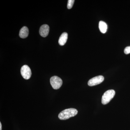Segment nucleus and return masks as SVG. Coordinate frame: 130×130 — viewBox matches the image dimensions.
<instances>
[{"label":"nucleus","mask_w":130,"mask_h":130,"mask_svg":"<svg viewBox=\"0 0 130 130\" xmlns=\"http://www.w3.org/2000/svg\"><path fill=\"white\" fill-rule=\"evenodd\" d=\"M115 92L113 90H109L104 93L102 98V103L103 105H106L112 99L115 95Z\"/></svg>","instance_id":"f03ea898"},{"label":"nucleus","mask_w":130,"mask_h":130,"mask_svg":"<svg viewBox=\"0 0 130 130\" xmlns=\"http://www.w3.org/2000/svg\"><path fill=\"white\" fill-rule=\"evenodd\" d=\"M49 29V26L47 25L44 24L42 25L39 30L40 35L42 37H46L48 35Z\"/></svg>","instance_id":"423d86ee"},{"label":"nucleus","mask_w":130,"mask_h":130,"mask_svg":"<svg viewBox=\"0 0 130 130\" xmlns=\"http://www.w3.org/2000/svg\"><path fill=\"white\" fill-rule=\"evenodd\" d=\"M74 2V0H69V1H68L67 4V8L68 9H70L72 8Z\"/></svg>","instance_id":"9d476101"},{"label":"nucleus","mask_w":130,"mask_h":130,"mask_svg":"<svg viewBox=\"0 0 130 130\" xmlns=\"http://www.w3.org/2000/svg\"><path fill=\"white\" fill-rule=\"evenodd\" d=\"M50 82L53 88L56 90L59 89L63 84L62 79L57 76L51 77L50 78Z\"/></svg>","instance_id":"7ed1b4c3"},{"label":"nucleus","mask_w":130,"mask_h":130,"mask_svg":"<svg viewBox=\"0 0 130 130\" xmlns=\"http://www.w3.org/2000/svg\"><path fill=\"white\" fill-rule=\"evenodd\" d=\"M21 75L25 79H28L31 76V71L30 67L27 65H24L21 69Z\"/></svg>","instance_id":"20e7f679"},{"label":"nucleus","mask_w":130,"mask_h":130,"mask_svg":"<svg viewBox=\"0 0 130 130\" xmlns=\"http://www.w3.org/2000/svg\"><path fill=\"white\" fill-rule=\"evenodd\" d=\"M29 29L26 26H24L20 29L19 32L20 37L22 38H26L29 35Z\"/></svg>","instance_id":"6e6552de"},{"label":"nucleus","mask_w":130,"mask_h":130,"mask_svg":"<svg viewBox=\"0 0 130 130\" xmlns=\"http://www.w3.org/2000/svg\"><path fill=\"white\" fill-rule=\"evenodd\" d=\"M2 124L1 122H0V130H2Z\"/></svg>","instance_id":"f8f14e48"},{"label":"nucleus","mask_w":130,"mask_h":130,"mask_svg":"<svg viewBox=\"0 0 130 130\" xmlns=\"http://www.w3.org/2000/svg\"><path fill=\"white\" fill-rule=\"evenodd\" d=\"M124 52L126 54H128L130 53V46L126 47L124 50Z\"/></svg>","instance_id":"9b49d317"},{"label":"nucleus","mask_w":130,"mask_h":130,"mask_svg":"<svg viewBox=\"0 0 130 130\" xmlns=\"http://www.w3.org/2000/svg\"><path fill=\"white\" fill-rule=\"evenodd\" d=\"M104 80V77L103 76H97L90 79L88 82V85L90 86H95L101 83Z\"/></svg>","instance_id":"39448f33"},{"label":"nucleus","mask_w":130,"mask_h":130,"mask_svg":"<svg viewBox=\"0 0 130 130\" xmlns=\"http://www.w3.org/2000/svg\"><path fill=\"white\" fill-rule=\"evenodd\" d=\"M99 28L101 32L102 33H105L107 31V25L104 21H100L99 22Z\"/></svg>","instance_id":"1a4fd4ad"},{"label":"nucleus","mask_w":130,"mask_h":130,"mask_svg":"<svg viewBox=\"0 0 130 130\" xmlns=\"http://www.w3.org/2000/svg\"><path fill=\"white\" fill-rule=\"evenodd\" d=\"M68 35L67 32H63L59 38V43L61 46H63L67 41Z\"/></svg>","instance_id":"0eeeda50"},{"label":"nucleus","mask_w":130,"mask_h":130,"mask_svg":"<svg viewBox=\"0 0 130 130\" xmlns=\"http://www.w3.org/2000/svg\"><path fill=\"white\" fill-rule=\"evenodd\" d=\"M77 113L78 111L76 109L73 108H68L61 112L58 115V118L61 120H66L76 116Z\"/></svg>","instance_id":"f257e3e1"}]
</instances>
